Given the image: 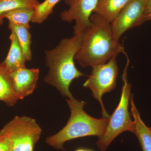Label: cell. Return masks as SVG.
I'll return each mask as SVG.
<instances>
[{"mask_svg": "<svg viewBox=\"0 0 151 151\" xmlns=\"http://www.w3.org/2000/svg\"><path fill=\"white\" fill-rule=\"evenodd\" d=\"M90 24L82 34L80 48L74 57L83 67H92L108 62L125 49L119 41L114 40L111 24L97 14L92 13Z\"/></svg>", "mask_w": 151, "mask_h": 151, "instance_id": "6da1fadb", "label": "cell"}, {"mask_svg": "<svg viewBox=\"0 0 151 151\" xmlns=\"http://www.w3.org/2000/svg\"><path fill=\"white\" fill-rule=\"evenodd\" d=\"M82 35L61 40L55 48L45 51V64L49 68L44 81L55 87L63 97L73 99L69 86L74 79L85 76L74 64V57L80 48Z\"/></svg>", "mask_w": 151, "mask_h": 151, "instance_id": "7a4b0ae2", "label": "cell"}, {"mask_svg": "<svg viewBox=\"0 0 151 151\" xmlns=\"http://www.w3.org/2000/svg\"><path fill=\"white\" fill-rule=\"evenodd\" d=\"M70 116L67 124L55 134L47 137L45 142L48 145L57 149L64 150L65 142L87 136L102 137L105 134L109 119H97L87 114L84 110L86 103L73 98L66 99Z\"/></svg>", "mask_w": 151, "mask_h": 151, "instance_id": "3957f363", "label": "cell"}, {"mask_svg": "<svg viewBox=\"0 0 151 151\" xmlns=\"http://www.w3.org/2000/svg\"><path fill=\"white\" fill-rule=\"evenodd\" d=\"M127 63L123 71L122 95L119 105L113 114L110 116L107 129L102 137L99 138L96 144L102 151H105L108 146L120 134L129 131L134 134L135 125L131 119L129 110L132 85L128 82L127 71L129 60L127 53L125 54Z\"/></svg>", "mask_w": 151, "mask_h": 151, "instance_id": "277c9868", "label": "cell"}, {"mask_svg": "<svg viewBox=\"0 0 151 151\" xmlns=\"http://www.w3.org/2000/svg\"><path fill=\"white\" fill-rule=\"evenodd\" d=\"M42 132L35 119L16 116L0 131V140L6 143L10 151H33Z\"/></svg>", "mask_w": 151, "mask_h": 151, "instance_id": "5b68a950", "label": "cell"}, {"mask_svg": "<svg viewBox=\"0 0 151 151\" xmlns=\"http://www.w3.org/2000/svg\"><path fill=\"white\" fill-rule=\"evenodd\" d=\"M92 73L83 84L85 88H89L92 92L93 97L100 103L102 108V118L110 119L103 104V94L111 92L115 89L116 80L119 74V67L116 58L108 62L92 67Z\"/></svg>", "mask_w": 151, "mask_h": 151, "instance_id": "8992f818", "label": "cell"}, {"mask_svg": "<svg viewBox=\"0 0 151 151\" xmlns=\"http://www.w3.org/2000/svg\"><path fill=\"white\" fill-rule=\"evenodd\" d=\"M98 0H65L68 9L61 12V20L68 23L73 21L74 35H81L89 27L90 18L96 8Z\"/></svg>", "mask_w": 151, "mask_h": 151, "instance_id": "52a82bcc", "label": "cell"}, {"mask_svg": "<svg viewBox=\"0 0 151 151\" xmlns=\"http://www.w3.org/2000/svg\"><path fill=\"white\" fill-rule=\"evenodd\" d=\"M147 0H130L111 23L113 38L119 41L128 30L142 24V19Z\"/></svg>", "mask_w": 151, "mask_h": 151, "instance_id": "ba28073f", "label": "cell"}, {"mask_svg": "<svg viewBox=\"0 0 151 151\" xmlns=\"http://www.w3.org/2000/svg\"><path fill=\"white\" fill-rule=\"evenodd\" d=\"M37 68H22L9 73L14 91L18 100H23L32 94L37 87L39 77Z\"/></svg>", "mask_w": 151, "mask_h": 151, "instance_id": "9c48e42d", "label": "cell"}, {"mask_svg": "<svg viewBox=\"0 0 151 151\" xmlns=\"http://www.w3.org/2000/svg\"><path fill=\"white\" fill-rule=\"evenodd\" d=\"M12 32L10 47L8 54L1 64L7 73H10L22 68L26 67L27 62L15 33Z\"/></svg>", "mask_w": 151, "mask_h": 151, "instance_id": "30bf717a", "label": "cell"}, {"mask_svg": "<svg viewBox=\"0 0 151 151\" xmlns=\"http://www.w3.org/2000/svg\"><path fill=\"white\" fill-rule=\"evenodd\" d=\"M130 102L131 112L135 125L134 134L139 140L143 151H151V130L141 119L140 114L135 105L132 94L130 97Z\"/></svg>", "mask_w": 151, "mask_h": 151, "instance_id": "8fae6325", "label": "cell"}, {"mask_svg": "<svg viewBox=\"0 0 151 151\" xmlns=\"http://www.w3.org/2000/svg\"><path fill=\"white\" fill-rule=\"evenodd\" d=\"M130 0H98L93 13L103 17L111 24Z\"/></svg>", "mask_w": 151, "mask_h": 151, "instance_id": "7c38bea8", "label": "cell"}, {"mask_svg": "<svg viewBox=\"0 0 151 151\" xmlns=\"http://www.w3.org/2000/svg\"><path fill=\"white\" fill-rule=\"evenodd\" d=\"M18 100L9 75L0 63V101L11 107L15 105Z\"/></svg>", "mask_w": 151, "mask_h": 151, "instance_id": "4fadbf2b", "label": "cell"}, {"mask_svg": "<svg viewBox=\"0 0 151 151\" xmlns=\"http://www.w3.org/2000/svg\"><path fill=\"white\" fill-rule=\"evenodd\" d=\"M35 9L30 8H20L15 9L4 14L3 19H7L9 23L23 26L29 29V22H31Z\"/></svg>", "mask_w": 151, "mask_h": 151, "instance_id": "5bb4252c", "label": "cell"}, {"mask_svg": "<svg viewBox=\"0 0 151 151\" xmlns=\"http://www.w3.org/2000/svg\"><path fill=\"white\" fill-rule=\"evenodd\" d=\"M9 28L11 31L15 33L23 53L27 61H30L32 59L31 45L32 43V35L29 29L23 26L9 23Z\"/></svg>", "mask_w": 151, "mask_h": 151, "instance_id": "9a60e30c", "label": "cell"}, {"mask_svg": "<svg viewBox=\"0 0 151 151\" xmlns=\"http://www.w3.org/2000/svg\"><path fill=\"white\" fill-rule=\"evenodd\" d=\"M40 3L38 0H0V26L4 23V14L15 9L30 8L35 9Z\"/></svg>", "mask_w": 151, "mask_h": 151, "instance_id": "2e32d148", "label": "cell"}, {"mask_svg": "<svg viewBox=\"0 0 151 151\" xmlns=\"http://www.w3.org/2000/svg\"><path fill=\"white\" fill-rule=\"evenodd\" d=\"M60 0H45L39 4L35 11L31 22L34 23H42L53 13V9Z\"/></svg>", "mask_w": 151, "mask_h": 151, "instance_id": "e0dca14e", "label": "cell"}, {"mask_svg": "<svg viewBox=\"0 0 151 151\" xmlns=\"http://www.w3.org/2000/svg\"><path fill=\"white\" fill-rule=\"evenodd\" d=\"M151 20V0H147L145 9L143 13L142 23Z\"/></svg>", "mask_w": 151, "mask_h": 151, "instance_id": "ac0fdd59", "label": "cell"}, {"mask_svg": "<svg viewBox=\"0 0 151 151\" xmlns=\"http://www.w3.org/2000/svg\"><path fill=\"white\" fill-rule=\"evenodd\" d=\"M0 151H10L5 143L0 140Z\"/></svg>", "mask_w": 151, "mask_h": 151, "instance_id": "d6986e66", "label": "cell"}, {"mask_svg": "<svg viewBox=\"0 0 151 151\" xmlns=\"http://www.w3.org/2000/svg\"><path fill=\"white\" fill-rule=\"evenodd\" d=\"M76 151H85V150L83 149H79L76 150Z\"/></svg>", "mask_w": 151, "mask_h": 151, "instance_id": "ffe728a7", "label": "cell"}, {"mask_svg": "<svg viewBox=\"0 0 151 151\" xmlns=\"http://www.w3.org/2000/svg\"><path fill=\"white\" fill-rule=\"evenodd\" d=\"M85 151H93L91 150H85Z\"/></svg>", "mask_w": 151, "mask_h": 151, "instance_id": "44dd1931", "label": "cell"}, {"mask_svg": "<svg viewBox=\"0 0 151 151\" xmlns=\"http://www.w3.org/2000/svg\"><path fill=\"white\" fill-rule=\"evenodd\" d=\"M150 130L151 131V127H150Z\"/></svg>", "mask_w": 151, "mask_h": 151, "instance_id": "7402d4cb", "label": "cell"}]
</instances>
